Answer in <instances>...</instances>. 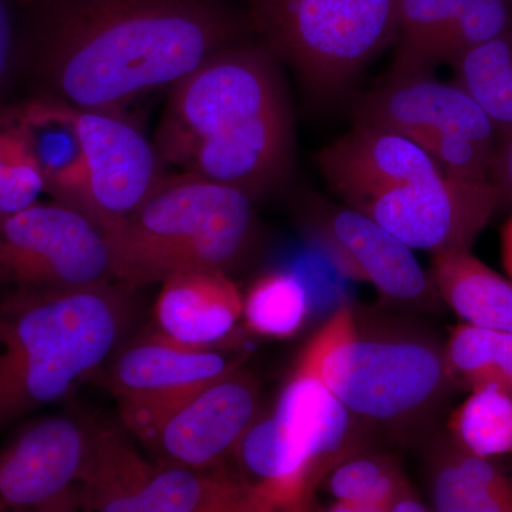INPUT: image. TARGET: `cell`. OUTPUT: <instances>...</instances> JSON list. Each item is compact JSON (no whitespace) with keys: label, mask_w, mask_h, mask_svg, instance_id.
<instances>
[{"label":"cell","mask_w":512,"mask_h":512,"mask_svg":"<svg viewBox=\"0 0 512 512\" xmlns=\"http://www.w3.org/2000/svg\"><path fill=\"white\" fill-rule=\"evenodd\" d=\"M33 9L20 62L43 94L80 109L124 111L237 45L245 30L218 0H64Z\"/></svg>","instance_id":"obj_1"},{"label":"cell","mask_w":512,"mask_h":512,"mask_svg":"<svg viewBox=\"0 0 512 512\" xmlns=\"http://www.w3.org/2000/svg\"><path fill=\"white\" fill-rule=\"evenodd\" d=\"M134 291L120 282L0 293V430L64 399L123 345Z\"/></svg>","instance_id":"obj_2"},{"label":"cell","mask_w":512,"mask_h":512,"mask_svg":"<svg viewBox=\"0 0 512 512\" xmlns=\"http://www.w3.org/2000/svg\"><path fill=\"white\" fill-rule=\"evenodd\" d=\"M306 346L323 382L356 420L399 439L423 429L456 383L439 340L349 303Z\"/></svg>","instance_id":"obj_3"},{"label":"cell","mask_w":512,"mask_h":512,"mask_svg":"<svg viewBox=\"0 0 512 512\" xmlns=\"http://www.w3.org/2000/svg\"><path fill=\"white\" fill-rule=\"evenodd\" d=\"M103 234L114 282L134 289L184 272H229L254 245V201L200 175L167 174L136 211Z\"/></svg>","instance_id":"obj_4"},{"label":"cell","mask_w":512,"mask_h":512,"mask_svg":"<svg viewBox=\"0 0 512 512\" xmlns=\"http://www.w3.org/2000/svg\"><path fill=\"white\" fill-rule=\"evenodd\" d=\"M276 59L316 93L342 89L397 37V0H247Z\"/></svg>","instance_id":"obj_5"},{"label":"cell","mask_w":512,"mask_h":512,"mask_svg":"<svg viewBox=\"0 0 512 512\" xmlns=\"http://www.w3.org/2000/svg\"><path fill=\"white\" fill-rule=\"evenodd\" d=\"M77 504L87 512H254L237 474L148 461L111 426L87 427Z\"/></svg>","instance_id":"obj_6"},{"label":"cell","mask_w":512,"mask_h":512,"mask_svg":"<svg viewBox=\"0 0 512 512\" xmlns=\"http://www.w3.org/2000/svg\"><path fill=\"white\" fill-rule=\"evenodd\" d=\"M285 103L274 53L237 43L170 87L153 143L165 164L183 168L200 144Z\"/></svg>","instance_id":"obj_7"},{"label":"cell","mask_w":512,"mask_h":512,"mask_svg":"<svg viewBox=\"0 0 512 512\" xmlns=\"http://www.w3.org/2000/svg\"><path fill=\"white\" fill-rule=\"evenodd\" d=\"M111 281L107 239L82 212L37 201L0 217V293L77 291Z\"/></svg>","instance_id":"obj_8"},{"label":"cell","mask_w":512,"mask_h":512,"mask_svg":"<svg viewBox=\"0 0 512 512\" xmlns=\"http://www.w3.org/2000/svg\"><path fill=\"white\" fill-rule=\"evenodd\" d=\"M238 356L184 345L154 330L111 356L109 384L124 430L141 444L181 403L229 370Z\"/></svg>","instance_id":"obj_9"},{"label":"cell","mask_w":512,"mask_h":512,"mask_svg":"<svg viewBox=\"0 0 512 512\" xmlns=\"http://www.w3.org/2000/svg\"><path fill=\"white\" fill-rule=\"evenodd\" d=\"M501 192L491 180L440 173L394 188L360 212L412 249L471 251L493 218Z\"/></svg>","instance_id":"obj_10"},{"label":"cell","mask_w":512,"mask_h":512,"mask_svg":"<svg viewBox=\"0 0 512 512\" xmlns=\"http://www.w3.org/2000/svg\"><path fill=\"white\" fill-rule=\"evenodd\" d=\"M259 414L258 379L238 366L181 403L143 446L156 460L195 470H227V461Z\"/></svg>","instance_id":"obj_11"},{"label":"cell","mask_w":512,"mask_h":512,"mask_svg":"<svg viewBox=\"0 0 512 512\" xmlns=\"http://www.w3.org/2000/svg\"><path fill=\"white\" fill-rule=\"evenodd\" d=\"M70 109L89 170L83 214L103 232L150 197L167 164L124 111Z\"/></svg>","instance_id":"obj_12"},{"label":"cell","mask_w":512,"mask_h":512,"mask_svg":"<svg viewBox=\"0 0 512 512\" xmlns=\"http://www.w3.org/2000/svg\"><path fill=\"white\" fill-rule=\"evenodd\" d=\"M87 427L69 416L32 421L0 448V512L79 510Z\"/></svg>","instance_id":"obj_13"},{"label":"cell","mask_w":512,"mask_h":512,"mask_svg":"<svg viewBox=\"0 0 512 512\" xmlns=\"http://www.w3.org/2000/svg\"><path fill=\"white\" fill-rule=\"evenodd\" d=\"M308 229L343 274L369 282L390 301L420 303L434 288L413 249L363 212L316 208Z\"/></svg>","instance_id":"obj_14"},{"label":"cell","mask_w":512,"mask_h":512,"mask_svg":"<svg viewBox=\"0 0 512 512\" xmlns=\"http://www.w3.org/2000/svg\"><path fill=\"white\" fill-rule=\"evenodd\" d=\"M316 161L330 187L357 211L394 188L444 173L410 138L363 123L322 148Z\"/></svg>","instance_id":"obj_15"},{"label":"cell","mask_w":512,"mask_h":512,"mask_svg":"<svg viewBox=\"0 0 512 512\" xmlns=\"http://www.w3.org/2000/svg\"><path fill=\"white\" fill-rule=\"evenodd\" d=\"M292 157L293 119L291 106L285 103L200 144L181 170L256 201L284 184Z\"/></svg>","instance_id":"obj_16"},{"label":"cell","mask_w":512,"mask_h":512,"mask_svg":"<svg viewBox=\"0 0 512 512\" xmlns=\"http://www.w3.org/2000/svg\"><path fill=\"white\" fill-rule=\"evenodd\" d=\"M357 123L412 137L444 131L494 144L497 128L478 101L460 84L443 83L430 73L394 74L359 107Z\"/></svg>","instance_id":"obj_17"},{"label":"cell","mask_w":512,"mask_h":512,"mask_svg":"<svg viewBox=\"0 0 512 512\" xmlns=\"http://www.w3.org/2000/svg\"><path fill=\"white\" fill-rule=\"evenodd\" d=\"M237 476L254 512L309 511L325 473L284 421L259 414L235 448Z\"/></svg>","instance_id":"obj_18"},{"label":"cell","mask_w":512,"mask_h":512,"mask_svg":"<svg viewBox=\"0 0 512 512\" xmlns=\"http://www.w3.org/2000/svg\"><path fill=\"white\" fill-rule=\"evenodd\" d=\"M274 413L311 451L326 474L360 451L365 427L323 382L308 346L282 387Z\"/></svg>","instance_id":"obj_19"},{"label":"cell","mask_w":512,"mask_h":512,"mask_svg":"<svg viewBox=\"0 0 512 512\" xmlns=\"http://www.w3.org/2000/svg\"><path fill=\"white\" fill-rule=\"evenodd\" d=\"M161 285L154 318L158 332L175 342L218 349L242 319L244 295L228 272H184Z\"/></svg>","instance_id":"obj_20"},{"label":"cell","mask_w":512,"mask_h":512,"mask_svg":"<svg viewBox=\"0 0 512 512\" xmlns=\"http://www.w3.org/2000/svg\"><path fill=\"white\" fill-rule=\"evenodd\" d=\"M22 109L45 192L83 214L89 170L70 104L42 93L22 103Z\"/></svg>","instance_id":"obj_21"},{"label":"cell","mask_w":512,"mask_h":512,"mask_svg":"<svg viewBox=\"0 0 512 512\" xmlns=\"http://www.w3.org/2000/svg\"><path fill=\"white\" fill-rule=\"evenodd\" d=\"M429 480L434 511L512 512L511 478L453 439L431 451Z\"/></svg>","instance_id":"obj_22"},{"label":"cell","mask_w":512,"mask_h":512,"mask_svg":"<svg viewBox=\"0 0 512 512\" xmlns=\"http://www.w3.org/2000/svg\"><path fill=\"white\" fill-rule=\"evenodd\" d=\"M434 288L468 325L512 332V282L471 251L433 254Z\"/></svg>","instance_id":"obj_23"},{"label":"cell","mask_w":512,"mask_h":512,"mask_svg":"<svg viewBox=\"0 0 512 512\" xmlns=\"http://www.w3.org/2000/svg\"><path fill=\"white\" fill-rule=\"evenodd\" d=\"M456 83L493 120L498 137L512 133V28L453 64Z\"/></svg>","instance_id":"obj_24"},{"label":"cell","mask_w":512,"mask_h":512,"mask_svg":"<svg viewBox=\"0 0 512 512\" xmlns=\"http://www.w3.org/2000/svg\"><path fill=\"white\" fill-rule=\"evenodd\" d=\"M407 483L390 458L352 454L326 474L322 484L332 497L328 511L390 512L394 497Z\"/></svg>","instance_id":"obj_25"},{"label":"cell","mask_w":512,"mask_h":512,"mask_svg":"<svg viewBox=\"0 0 512 512\" xmlns=\"http://www.w3.org/2000/svg\"><path fill=\"white\" fill-rule=\"evenodd\" d=\"M444 348L454 382L471 392L497 384L512 393V332L463 323L451 330Z\"/></svg>","instance_id":"obj_26"},{"label":"cell","mask_w":512,"mask_h":512,"mask_svg":"<svg viewBox=\"0 0 512 512\" xmlns=\"http://www.w3.org/2000/svg\"><path fill=\"white\" fill-rule=\"evenodd\" d=\"M311 313L305 284L292 272L275 271L256 279L244 295L242 318L252 333L264 338L298 335Z\"/></svg>","instance_id":"obj_27"},{"label":"cell","mask_w":512,"mask_h":512,"mask_svg":"<svg viewBox=\"0 0 512 512\" xmlns=\"http://www.w3.org/2000/svg\"><path fill=\"white\" fill-rule=\"evenodd\" d=\"M451 439L480 457L512 454V393L497 384L473 390L448 420Z\"/></svg>","instance_id":"obj_28"},{"label":"cell","mask_w":512,"mask_h":512,"mask_svg":"<svg viewBox=\"0 0 512 512\" xmlns=\"http://www.w3.org/2000/svg\"><path fill=\"white\" fill-rule=\"evenodd\" d=\"M460 0H397L394 74L430 73L439 64L441 43Z\"/></svg>","instance_id":"obj_29"},{"label":"cell","mask_w":512,"mask_h":512,"mask_svg":"<svg viewBox=\"0 0 512 512\" xmlns=\"http://www.w3.org/2000/svg\"><path fill=\"white\" fill-rule=\"evenodd\" d=\"M512 28V0H460L440 47L439 62L453 66L470 50Z\"/></svg>","instance_id":"obj_30"},{"label":"cell","mask_w":512,"mask_h":512,"mask_svg":"<svg viewBox=\"0 0 512 512\" xmlns=\"http://www.w3.org/2000/svg\"><path fill=\"white\" fill-rule=\"evenodd\" d=\"M407 138L433 157L444 173L466 180H491L494 144L444 131H424Z\"/></svg>","instance_id":"obj_31"},{"label":"cell","mask_w":512,"mask_h":512,"mask_svg":"<svg viewBox=\"0 0 512 512\" xmlns=\"http://www.w3.org/2000/svg\"><path fill=\"white\" fill-rule=\"evenodd\" d=\"M30 157H35V154L30 144L22 103H0V174Z\"/></svg>","instance_id":"obj_32"},{"label":"cell","mask_w":512,"mask_h":512,"mask_svg":"<svg viewBox=\"0 0 512 512\" xmlns=\"http://www.w3.org/2000/svg\"><path fill=\"white\" fill-rule=\"evenodd\" d=\"M20 63V40L6 0H0V99L9 89Z\"/></svg>","instance_id":"obj_33"},{"label":"cell","mask_w":512,"mask_h":512,"mask_svg":"<svg viewBox=\"0 0 512 512\" xmlns=\"http://www.w3.org/2000/svg\"><path fill=\"white\" fill-rule=\"evenodd\" d=\"M491 177L501 194L512 197V133L501 137L500 147L495 148Z\"/></svg>","instance_id":"obj_34"},{"label":"cell","mask_w":512,"mask_h":512,"mask_svg":"<svg viewBox=\"0 0 512 512\" xmlns=\"http://www.w3.org/2000/svg\"><path fill=\"white\" fill-rule=\"evenodd\" d=\"M431 508L421 500L420 495L414 491L409 483L400 488L399 493L394 497L390 512H426Z\"/></svg>","instance_id":"obj_35"},{"label":"cell","mask_w":512,"mask_h":512,"mask_svg":"<svg viewBox=\"0 0 512 512\" xmlns=\"http://www.w3.org/2000/svg\"><path fill=\"white\" fill-rule=\"evenodd\" d=\"M501 256H503L505 271L512 281V217L505 224L503 234H501Z\"/></svg>","instance_id":"obj_36"},{"label":"cell","mask_w":512,"mask_h":512,"mask_svg":"<svg viewBox=\"0 0 512 512\" xmlns=\"http://www.w3.org/2000/svg\"><path fill=\"white\" fill-rule=\"evenodd\" d=\"M19 2L23 6L35 8V6L50 5V3L64 2V0H19Z\"/></svg>","instance_id":"obj_37"}]
</instances>
